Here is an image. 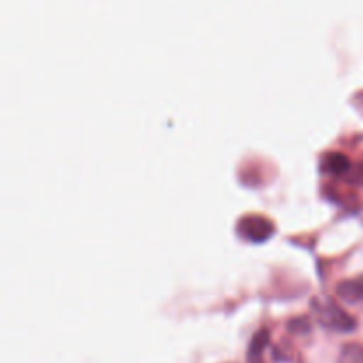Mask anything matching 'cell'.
I'll return each mask as SVG.
<instances>
[{"label": "cell", "mask_w": 363, "mask_h": 363, "mask_svg": "<svg viewBox=\"0 0 363 363\" xmlns=\"http://www.w3.org/2000/svg\"><path fill=\"white\" fill-rule=\"evenodd\" d=\"M351 162L347 156L340 155V152H332L325 158V163H323V170L328 174H333V176H340V174H346L350 170Z\"/></svg>", "instance_id": "4"}, {"label": "cell", "mask_w": 363, "mask_h": 363, "mask_svg": "<svg viewBox=\"0 0 363 363\" xmlns=\"http://www.w3.org/2000/svg\"><path fill=\"white\" fill-rule=\"evenodd\" d=\"M337 363H363V347L360 344H346L340 350Z\"/></svg>", "instance_id": "5"}, {"label": "cell", "mask_w": 363, "mask_h": 363, "mask_svg": "<svg viewBox=\"0 0 363 363\" xmlns=\"http://www.w3.org/2000/svg\"><path fill=\"white\" fill-rule=\"evenodd\" d=\"M273 233H275L273 223L262 216H247L240 222V234L254 243H262L269 236H273Z\"/></svg>", "instance_id": "2"}, {"label": "cell", "mask_w": 363, "mask_h": 363, "mask_svg": "<svg viewBox=\"0 0 363 363\" xmlns=\"http://www.w3.org/2000/svg\"><path fill=\"white\" fill-rule=\"evenodd\" d=\"M315 314H318V319L321 321L323 326L333 330V332L339 333H350L357 328V321L354 318H351L346 311L335 305L333 301H314Z\"/></svg>", "instance_id": "1"}, {"label": "cell", "mask_w": 363, "mask_h": 363, "mask_svg": "<svg viewBox=\"0 0 363 363\" xmlns=\"http://www.w3.org/2000/svg\"><path fill=\"white\" fill-rule=\"evenodd\" d=\"M337 296L346 303H360L363 301V277L346 280L337 286Z\"/></svg>", "instance_id": "3"}]
</instances>
